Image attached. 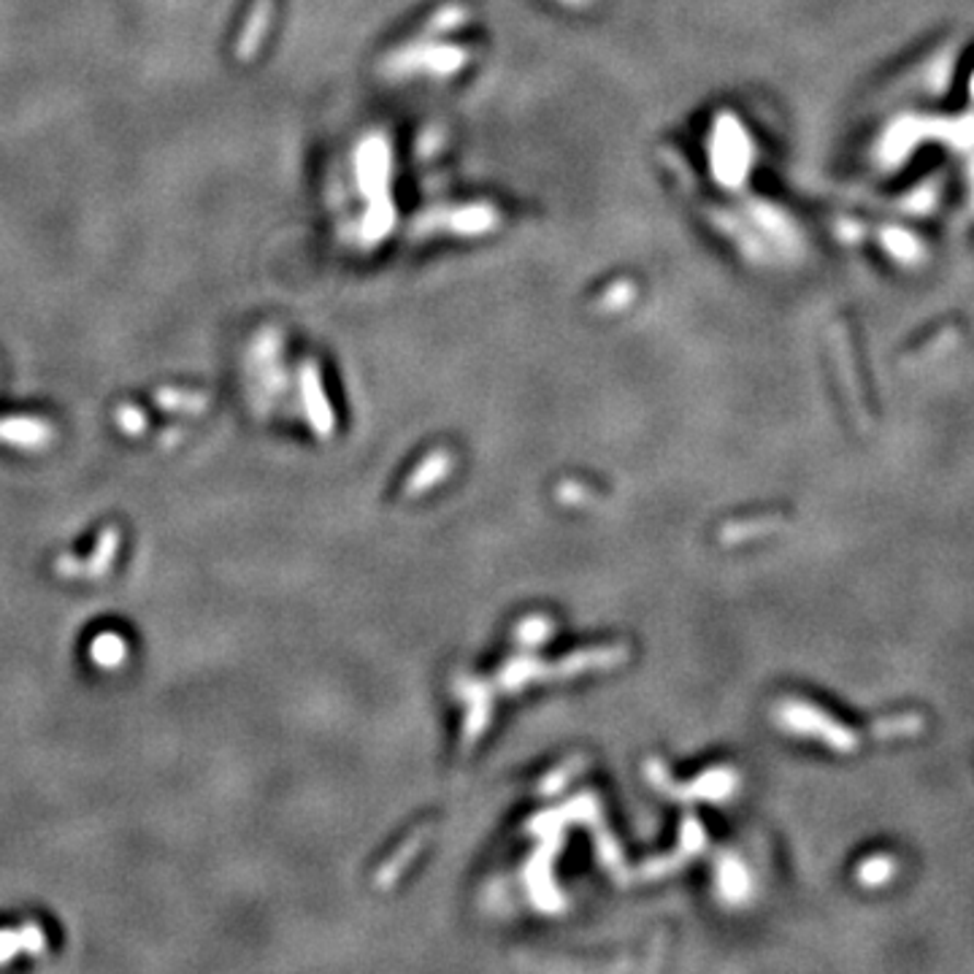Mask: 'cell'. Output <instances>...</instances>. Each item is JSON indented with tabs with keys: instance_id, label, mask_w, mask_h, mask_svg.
I'll return each instance as SVG.
<instances>
[{
	"instance_id": "1",
	"label": "cell",
	"mask_w": 974,
	"mask_h": 974,
	"mask_svg": "<svg viewBox=\"0 0 974 974\" xmlns=\"http://www.w3.org/2000/svg\"><path fill=\"white\" fill-rule=\"evenodd\" d=\"M790 720H794L799 728H807V731L818 734V739H823V742L831 744L834 750L856 748V737H853V731L842 728L840 723L829 720V717L820 715L818 709H810V706H796V712L790 715Z\"/></svg>"
},
{
	"instance_id": "2",
	"label": "cell",
	"mask_w": 974,
	"mask_h": 974,
	"mask_svg": "<svg viewBox=\"0 0 974 974\" xmlns=\"http://www.w3.org/2000/svg\"><path fill=\"white\" fill-rule=\"evenodd\" d=\"M52 438L49 423L38 418H5L0 420V442L16 447H44Z\"/></svg>"
},
{
	"instance_id": "3",
	"label": "cell",
	"mask_w": 974,
	"mask_h": 974,
	"mask_svg": "<svg viewBox=\"0 0 974 974\" xmlns=\"http://www.w3.org/2000/svg\"><path fill=\"white\" fill-rule=\"evenodd\" d=\"M269 20H271V0H255V9L249 11V20L247 25H244V33L238 36L236 44V55L242 57V60H253V57L260 52L266 31H269Z\"/></svg>"
},
{
	"instance_id": "4",
	"label": "cell",
	"mask_w": 974,
	"mask_h": 974,
	"mask_svg": "<svg viewBox=\"0 0 974 974\" xmlns=\"http://www.w3.org/2000/svg\"><path fill=\"white\" fill-rule=\"evenodd\" d=\"M893 875H896V861H893L891 856H882V853L880 856L866 858V861L858 866V882L866 888L885 885V882L893 880Z\"/></svg>"
},
{
	"instance_id": "5",
	"label": "cell",
	"mask_w": 974,
	"mask_h": 974,
	"mask_svg": "<svg viewBox=\"0 0 974 974\" xmlns=\"http://www.w3.org/2000/svg\"><path fill=\"white\" fill-rule=\"evenodd\" d=\"M125 658V642L117 634H104L93 642V660L101 666H117Z\"/></svg>"
},
{
	"instance_id": "6",
	"label": "cell",
	"mask_w": 974,
	"mask_h": 974,
	"mask_svg": "<svg viewBox=\"0 0 974 974\" xmlns=\"http://www.w3.org/2000/svg\"><path fill=\"white\" fill-rule=\"evenodd\" d=\"M923 720L918 715H904V717H891V720L875 723V734L880 739L888 737H910V734L920 731Z\"/></svg>"
},
{
	"instance_id": "7",
	"label": "cell",
	"mask_w": 974,
	"mask_h": 974,
	"mask_svg": "<svg viewBox=\"0 0 974 974\" xmlns=\"http://www.w3.org/2000/svg\"><path fill=\"white\" fill-rule=\"evenodd\" d=\"M20 948H25V939L14 937L11 931H0V961L11 959Z\"/></svg>"
}]
</instances>
